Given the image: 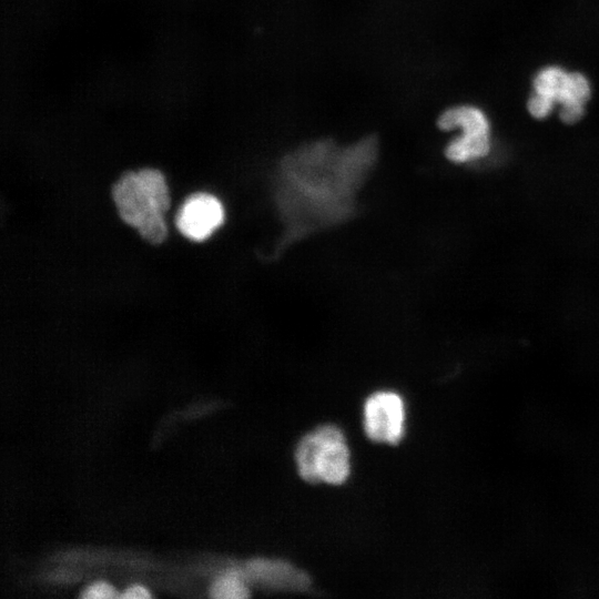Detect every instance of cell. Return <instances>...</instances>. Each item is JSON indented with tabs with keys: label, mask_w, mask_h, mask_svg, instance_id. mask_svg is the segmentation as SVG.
I'll return each instance as SVG.
<instances>
[{
	"label": "cell",
	"mask_w": 599,
	"mask_h": 599,
	"mask_svg": "<svg viewBox=\"0 0 599 599\" xmlns=\"http://www.w3.org/2000/svg\"><path fill=\"white\" fill-rule=\"evenodd\" d=\"M364 429L376 443L397 444L405 432V405L394 392H377L364 404Z\"/></svg>",
	"instance_id": "277c9868"
},
{
	"label": "cell",
	"mask_w": 599,
	"mask_h": 599,
	"mask_svg": "<svg viewBox=\"0 0 599 599\" xmlns=\"http://www.w3.org/2000/svg\"><path fill=\"white\" fill-rule=\"evenodd\" d=\"M120 217L152 244L162 243L167 229L164 213L170 206L164 175L154 169L123 174L112 189Z\"/></svg>",
	"instance_id": "6da1fadb"
},
{
	"label": "cell",
	"mask_w": 599,
	"mask_h": 599,
	"mask_svg": "<svg viewBox=\"0 0 599 599\" xmlns=\"http://www.w3.org/2000/svg\"><path fill=\"white\" fill-rule=\"evenodd\" d=\"M121 598H150L149 591L139 585H134L132 587H129L122 595Z\"/></svg>",
	"instance_id": "8fae6325"
},
{
	"label": "cell",
	"mask_w": 599,
	"mask_h": 599,
	"mask_svg": "<svg viewBox=\"0 0 599 599\" xmlns=\"http://www.w3.org/2000/svg\"><path fill=\"white\" fill-rule=\"evenodd\" d=\"M534 93L527 102L529 113L536 119H545L555 104H560L559 116L566 124H575L585 114L591 97L588 79L579 72H567L559 67L541 69L532 82Z\"/></svg>",
	"instance_id": "7a4b0ae2"
},
{
	"label": "cell",
	"mask_w": 599,
	"mask_h": 599,
	"mask_svg": "<svg viewBox=\"0 0 599 599\" xmlns=\"http://www.w3.org/2000/svg\"><path fill=\"white\" fill-rule=\"evenodd\" d=\"M322 441L323 433L319 426L302 437L296 446L295 460L298 474L311 484L319 481L316 473V459Z\"/></svg>",
	"instance_id": "ba28073f"
},
{
	"label": "cell",
	"mask_w": 599,
	"mask_h": 599,
	"mask_svg": "<svg viewBox=\"0 0 599 599\" xmlns=\"http://www.w3.org/2000/svg\"><path fill=\"white\" fill-rule=\"evenodd\" d=\"M210 595L220 599H242L248 596V589L241 572L230 571L213 581Z\"/></svg>",
	"instance_id": "9c48e42d"
},
{
	"label": "cell",
	"mask_w": 599,
	"mask_h": 599,
	"mask_svg": "<svg viewBox=\"0 0 599 599\" xmlns=\"http://www.w3.org/2000/svg\"><path fill=\"white\" fill-rule=\"evenodd\" d=\"M323 441L317 459L316 473L319 481L343 484L349 475V450L343 432L335 425H322Z\"/></svg>",
	"instance_id": "52a82bcc"
},
{
	"label": "cell",
	"mask_w": 599,
	"mask_h": 599,
	"mask_svg": "<svg viewBox=\"0 0 599 599\" xmlns=\"http://www.w3.org/2000/svg\"><path fill=\"white\" fill-rule=\"evenodd\" d=\"M244 576L275 591H303L311 585L307 573L280 559H253L247 562Z\"/></svg>",
	"instance_id": "8992f818"
},
{
	"label": "cell",
	"mask_w": 599,
	"mask_h": 599,
	"mask_svg": "<svg viewBox=\"0 0 599 599\" xmlns=\"http://www.w3.org/2000/svg\"><path fill=\"white\" fill-rule=\"evenodd\" d=\"M224 209L214 195L194 193L181 205L176 226L187 238L201 242L210 237L223 223Z\"/></svg>",
	"instance_id": "5b68a950"
},
{
	"label": "cell",
	"mask_w": 599,
	"mask_h": 599,
	"mask_svg": "<svg viewBox=\"0 0 599 599\" xmlns=\"http://www.w3.org/2000/svg\"><path fill=\"white\" fill-rule=\"evenodd\" d=\"M116 596L115 590L106 582L99 581L88 586L81 592V598H114Z\"/></svg>",
	"instance_id": "30bf717a"
},
{
	"label": "cell",
	"mask_w": 599,
	"mask_h": 599,
	"mask_svg": "<svg viewBox=\"0 0 599 599\" xmlns=\"http://www.w3.org/2000/svg\"><path fill=\"white\" fill-rule=\"evenodd\" d=\"M444 131L459 129L461 134L451 140L446 158L454 163H466L488 154L490 128L485 113L474 105H457L444 111L437 121Z\"/></svg>",
	"instance_id": "3957f363"
}]
</instances>
